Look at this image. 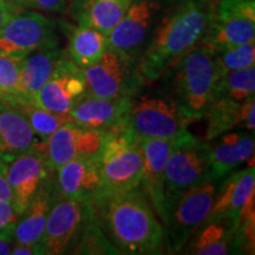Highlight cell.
Here are the masks:
<instances>
[{"label": "cell", "instance_id": "cell-1", "mask_svg": "<svg viewBox=\"0 0 255 255\" xmlns=\"http://www.w3.org/2000/svg\"><path fill=\"white\" fill-rule=\"evenodd\" d=\"M96 218L119 254L151 255L164 251L162 223L142 190H100L91 200Z\"/></svg>", "mask_w": 255, "mask_h": 255}, {"label": "cell", "instance_id": "cell-2", "mask_svg": "<svg viewBox=\"0 0 255 255\" xmlns=\"http://www.w3.org/2000/svg\"><path fill=\"white\" fill-rule=\"evenodd\" d=\"M216 0H171L138 58L145 82H155L177 58L195 47L214 14Z\"/></svg>", "mask_w": 255, "mask_h": 255}, {"label": "cell", "instance_id": "cell-3", "mask_svg": "<svg viewBox=\"0 0 255 255\" xmlns=\"http://www.w3.org/2000/svg\"><path fill=\"white\" fill-rule=\"evenodd\" d=\"M159 78H163V90L174 98L187 119L191 122L205 119L218 82L213 51L197 44L175 60Z\"/></svg>", "mask_w": 255, "mask_h": 255}, {"label": "cell", "instance_id": "cell-4", "mask_svg": "<svg viewBox=\"0 0 255 255\" xmlns=\"http://www.w3.org/2000/svg\"><path fill=\"white\" fill-rule=\"evenodd\" d=\"M219 184L218 181L208 177L165 200L162 220L164 251L169 253L182 251L188 239L208 216Z\"/></svg>", "mask_w": 255, "mask_h": 255}, {"label": "cell", "instance_id": "cell-5", "mask_svg": "<svg viewBox=\"0 0 255 255\" xmlns=\"http://www.w3.org/2000/svg\"><path fill=\"white\" fill-rule=\"evenodd\" d=\"M97 162L103 190L137 189L143 169L141 138L129 127L110 132L97 154Z\"/></svg>", "mask_w": 255, "mask_h": 255}, {"label": "cell", "instance_id": "cell-6", "mask_svg": "<svg viewBox=\"0 0 255 255\" xmlns=\"http://www.w3.org/2000/svg\"><path fill=\"white\" fill-rule=\"evenodd\" d=\"M191 123L176 102L164 90L133 97L129 128L139 138L176 139L188 131Z\"/></svg>", "mask_w": 255, "mask_h": 255}, {"label": "cell", "instance_id": "cell-7", "mask_svg": "<svg viewBox=\"0 0 255 255\" xmlns=\"http://www.w3.org/2000/svg\"><path fill=\"white\" fill-rule=\"evenodd\" d=\"M82 71L87 94L101 98L135 97L145 83L138 70V60L111 49Z\"/></svg>", "mask_w": 255, "mask_h": 255}, {"label": "cell", "instance_id": "cell-8", "mask_svg": "<svg viewBox=\"0 0 255 255\" xmlns=\"http://www.w3.org/2000/svg\"><path fill=\"white\" fill-rule=\"evenodd\" d=\"M164 175L165 200L208 178V141L194 136L189 130L174 139Z\"/></svg>", "mask_w": 255, "mask_h": 255}, {"label": "cell", "instance_id": "cell-9", "mask_svg": "<svg viewBox=\"0 0 255 255\" xmlns=\"http://www.w3.org/2000/svg\"><path fill=\"white\" fill-rule=\"evenodd\" d=\"M171 0H133L120 23L108 34V49L138 60L158 19Z\"/></svg>", "mask_w": 255, "mask_h": 255}, {"label": "cell", "instance_id": "cell-10", "mask_svg": "<svg viewBox=\"0 0 255 255\" xmlns=\"http://www.w3.org/2000/svg\"><path fill=\"white\" fill-rule=\"evenodd\" d=\"M56 28V21L40 12L17 11L0 30V56L23 58L58 39Z\"/></svg>", "mask_w": 255, "mask_h": 255}, {"label": "cell", "instance_id": "cell-11", "mask_svg": "<svg viewBox=\"0 0 255 255\" xmlns=\"http://www.w3.org/2000/svg\"><path fill=\"white\" fill-rule=\"evenodd\" d=\"M109 135L108 132L79 126L64 124L44 141L38 143L41 155L51 170H57L70 161L96 156Z\"/></svg>", "mask_w": 255, "mask_h": 255}, {"label": "cell", "instance_id": "cell-12", "mask_svg": "<svg viewBox=\"0 0 255 255\" xmlns=\"http://www.w3.org/2000/svg\"><path fill=\"white\" fill-rule=\"evenodd\" d=\"M85 202L55 193L43 237L38 242L43 255L69 254L82 227Z\"/></svg>", "mask_w": 255, "mask_h": 255}, {"label": "cell", "instance_id": "cell-13", "mask_svg": "<svg viewBox=\"0 0 255 255\" xmlns=\"http://www.w3.org/2000/svg\"><path fill=\"white\" fill-rule=\"evenodd\" d=\"M85 94L87 83L82 69L65 53L45 84L34 96L33 103L51 113L69 115Z\"/></svg>", "mask_w": 255, "mask_h": 255}, {"label": "cell", "instance_id": "cell-14", "mask_svg": "<svg viewBox=\"0 0 255 255\" xmlns=\"http://www.w3.org/2000/svg\"><path fill=\"white\" fill-rule=\"evenodd\" d=\"M133 97L101 98L85 94L76 103L69 115L79 126L116 132L129 127V114Z\"/></svg>", "mask_w": 255, "mask_h": 255}, {"label": "cell", "instance_id": "cell-15", "mask_svg": "<svg viewBox=\"0 0 255 255\" xmlns=\"http://www.w3.org/2000/svg\"><path fill=\"white\" fill-rule=\"evenodd\" d=\"M52 171L47 167L38 145L5 164L6 180L12 193V205L19 215Z\"/></svg>", "mask_w": 255, "mask_h": 255}, {"label": "cell", "instance_id": "cell-16", "mask_svg": "<svg viewBox=\"0 0 255 255\" xmlns=\"http://www.w3.org/2000/svg\"><path fill=\"white\" fill-rule=\"evenodd\" d=\"M208 143L209 177L218 182L254 157V133L246 130L223 132Z\"/></svg>", "mask_w": 255, "mask_h": 255}, {"label": "cell", "instance_id": "cell-17", "mask_svg": "<svg viewBox=\"0 0 255 255\" xmlns=\"http://www.w3.org/2000/svg\"><path fill=\"white\" fill-rule=\"evenodd\" d=\"M174 139L141 138L143 154L142 180L139 187L159 220L164 218L165 164Z\"/></svg>", "mask_w": 255, "mask_h": 255}, {"label": "cell", "instance_id": "cell-18", "mask_svg": "<svg viewBox=\"0 0 255 255\" xmlns=\"http://www.w3.org/2000/svg\"><path fill=\"white\" fill-rule=\"evenodd\" d=\"M55 171V193L59 196L89 202L103 189L97 155L73 159Z\"/></svg>", "mask_w": 255, "mask_h": 255}, {"label": "cell", "instance_id": "cell-19", "mask_svg": "<svg viewBox=\"0 0 255 255\" xmlns=\"http://www.w3.org/2000/svg\"><path fill=\"white\" fill-rule=\"evenodd\" d=\"M255 193V167L233 171L220 182L212 209L203 222L229 220L237 226L239 214L252 194Z\"/></svg>", "mask_w": 255, "mask_h": 255}, {"label": "cell", "instance_id": "cell-20", "mask_svg": "<svg viewBox=\"0 0 255 255\" xmlns=\"http://www.w3.org/2000/svg\"><path fill=\"white\" fill-rule=\"evenodd\" d=\"M205 119H207L206 141L237 129L254 133L255 97L251 96L242 102L216 98L209 105Z\"/></svg>", "mask_w": 255, "mask_h": 255}, {"label": "cell", "instance_id": "cell-21", "mask_svg": "<svg viewBox=\"0 0 255 255\" xmlns=\"http://www.w3.org/2000/svg\"><path fill=\"white\" fill-rule=\"evenodd\" d=\"M65 53L66 51L57 39L23 57L19 69V91L25 101L33 102L34 96L45 84Z\"/></svg>", "mask_w": 255, "mask_h": 255}, {"label": "cell", "instance_id": "cell-22", "mask_svg": "<svg viewBox=\"0 0 255 255\" xmlns=\"http://www.w3.org/2000/svg\"><path fill=\"white\" fill-rule=\"evenodd\" d=\"M38 143V137L21 111L14 105L0 102V162L8 163L36 148Z\"/></svg>", "mask_w": 255, "mask_h": 255}, {"label": "cell", "instance_id": "cell-23", "mask_svg": "<svg viewBox=\"0 0 255 255\" xmlns=\"http://www.w3.org/2000/svg\"><path fill=\"white\" fill-rule=\"evenodd\" d=\"M55 197V181L49 176L19 215L13 229V244H38L45 229L47 215Z\"/></svg>", "mask_w": 255, "mask_h": 255}, {"label": "cell", "instance_id": "cell-24", "mask_svg": "<svg viewBox=\"0 0 255 255\" xmlns=\"http://www.w3.org/2000/svg\"><path fill=\"white\" fill-rule=\"evenodd\" d=\"M63 31L68 38L66 53L81 69L97 62L109 47L107 34L91 26L63 23Z\"/></svg>", "mask_w": 255, "mask_h": 255}, {"label": "cell", "instance_id": "cell-25", "mask_svg": "<svg viewBox=\"0 0 255 255\" xmlns=\"http://www.w3.org/2000/svg\"><path fill=\"white\" fill-rule=\"evenodd\" d=\"M250 41H255V21L240 18H218L213 14L199 44L218 52Z\"/></svg>", "mask_w": 255, "mask_h": 255}, {"label": "cell", "instance_id": "cell-26", "mask_svg": "<svg viewBox=\"0 0 255 255\" xmlns=\"http://www.w3.org/2000/svg\"><path fill=\"white\" fill-rule=\"evenodd\" d=\"M235 227V223L225 219L203 222L188 239L183 253L194 255L231 254Z\"/></svg>", "mask_w": 255, "mask_h": 255}, {"label": "cell", "instance_id": "cell-27", "mask_svg": "<svg viewBox=\"0 0 255 255\" xmlns=\"http://www.w3.org/2000/svg\"><path fill=\"white\" fill-rule=\"evenodd\" d=\"M133 0H92L73 15L77 24L87 25L109 34L120 23Z\"/></svg>", "mask_w": 255, "mask_h": 255}, {"label": "cell", "instance_id": "cell-28", "mask_svg": "<svg viewBox=\"0 0 255 255\" xmlns=\"http://www.w3.org/2000/svg\"><path fill=\"white\" fill-rule=\"evenodd\" d=\"M255 95V66L226 73L218 78L214 90V100L242 102ZM213 100V101H214Z\"/></svg>", "mask_w": 255, "mask_h": 255}, {"label": "cell", "instance_id": "cell-29", "mask_svg": "<svg viewBox=\"0 0 255 255\" xmlns=\"http://www.w3.org/2000/svg\"><path fill=\"white\" fill-rule=\"evenodd\" d=\"M14 107L21 111L27 123L30 124L32 131L41 141L46 139L51 133L55 132L64 124L73 122L70 115L51 113L49 110L38 107L32 101L20 102V103L14 104Z\"/></svg>", "mask_w": 255, "mask_h": 255}, {"label": "cell", "instance_id": "cell-30", "mask_svg": "<svg viewBox=\"0 0 255 255\" xmlns=\"http://www.w3.org/2000/svg\"><path fill=\"white\" fill-rule=\"evenodd\" d=\"M255 193L242 207L233 237V254L255 253Z\"/></svg>", "mask_w": 255, "mask_h": 255}, {"label": "cell", "instance_id": "cell-31", "mask_svg": "<svg viewBox=\"0 0 255 255\" xmlns=\"http://www.w3.org/2000/svg\"><path fill=\"white\" fill-rule=\"evenodd\" d=\"M213 53L218 78L228 72L255 66V41Z\"/></svg>", "mask_w": 255, "mask_h": 255}, {"label": "cell", "instance_id": "cell-32", "mask_svg": "<svg viewBox=\"0 0 255 255\" xmlns=\"http://www.w3.org/2000/svg\"><path fill=\"white\" fill-rule=\"evenodd\" d=\"M23 58L0 56V102L18 104L25 102L19 91V69Z\"/></svg>", "mask_w": 255, "mask_h": 255}, {"label": "cell", "instance_id": "cell-33", "mask_svg": "<svg viewBox=\"0 0 255 255\" xmlns=\"http://www.w3.org/2000/svg\"><path fill=\"white\" fill-rule=\"evenodd\" d=\"M214 15L255 21V0H216Z\"/></svg>", "mask_w": 255, "mask_h": 255}, {"label": "cell", "instance_id": "cell-34", "mask_svg": "<svg viewBox=\"0 0 255 255\" xmlns=\"http://www.w3.org/2000/svg\"><path fill=\"white\" fill-rule=\"evenodd\" d=\"M17 11L43 12V13H64L68 7V0H8Z\"/></svg>", "mask_w": 255, "mask_h": 255}, {"label": "cell", "instance_id": "cell-35", "mask_svg": "<svg viewBox=\"0 0 255 255\" xmlns=\"http://www.w3.org/2000/svg\"><path fill=\"white\" fill-rule=\"evenodd\" d=\"M18 218L19 214L13 205L8 201L0 200V238L12 240Z\"/></svg>", "mask_w": 255, "mask_h": 255}, {"label": "cell", "instance_id": "cell-36", "mask_svg": "<svg viewBox=\"0 0 255 255\" xmlns=\"http://www.w3.org/2000/svg\"><path fill=\"white\" fill-rule=\"evenodd\" d=\"M12 255H43L38 244H13Z\"/></svg>", "mask_w": 255, "mask_h": 255}, {"label": "cell", "instance_id": "cell-37", "mask_svg": "<svg viewBox=\"0 0 255 255\" xmlns=\"http://www.w3.org/2000/svg\"><path fill=\"white\" fill-rule=\"evenodd\" d=\"M0 200L8 201L12 203V193L6 180L5 175V163L0 162Z\"/></svg>", "mask_w": 255, "mask_h": 255}, {"label": "cell", "instance_id": "cell-38", "mask_svg": "<svg viewBox=\"0 0 255 255\" xmlns=\"http://www.w3.org/2000/svg\"><path fill=\"white\" fill-rule=\"evenodd\" d=\"M17 9L8 2V0H0V30L4 27L9 18L13 15Z\"/></svg>", "mask_w": 255, "mask_h": 255}, {"label": "cell", "instance_id": "cell-39", "mask_svg": "<svg viewBox=\"0 0 255 255\" xmlns=\"http://www.w3.org/2000/svg\"><path fill=\"white\" fill-rule=\"evenodd\" d=\"M91 1L92 0H68V7H66V11L73 17L78 11H81L83 7H85L88 4H90Z\"/></svg>", "mask_w": 255, "mask_h": 255}, {"label": "cell", "instance_id": "cell-40", "mask_svg": "<svg viewBox=\"0 0 255 255\" xmlns=\"http://www.w3.org/2000/svg\"><path fill=\"white\" fill-rule=\"evenodd\" d=\"M9 239L0 238V255H8L11 254L12 245Z\"/></svg>", "mask_w": 255, "mask_h": 255}]
</instances>
